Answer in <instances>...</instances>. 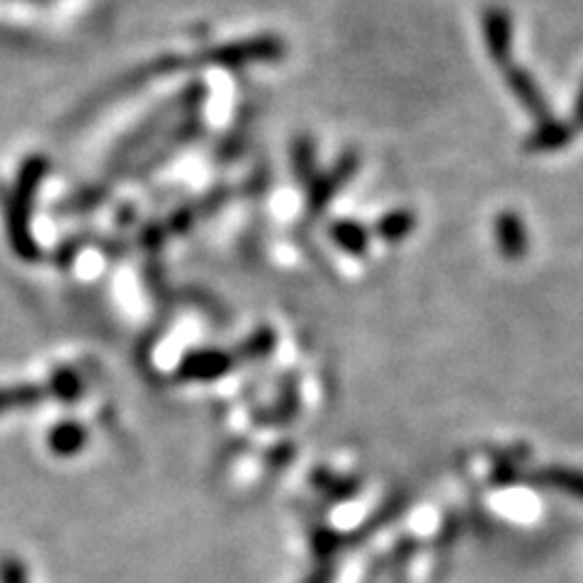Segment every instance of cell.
Returning a JSON list of instances; mask_svg holds the SVG:
<instances>
[{
    "mask_svg": "<svg viewBox=\"0 0 583 583\" xmlns=\"http://www.w3.org/2000/svg\"><path fill=\"white\" fill-rule=\"evenodd\" d=\"M275 343H277V336H275L273 328H258V331H253L251 336H248L246 341L239 345V350L234 353V358L246 360V362L263 360V358H268V355H273Z\"/></svg>",
    "mask_w": 583,
    "mask_h": 583,
    "instance_id": "15",
    "label": "cell"
},
{
    "mask_svg": "<svg viewBox=\"0 0 583 583\" xmlns=\"http://www.w3.org/2000/svg\"><path fill=\"white\" fill-rule=\"evenodd\" d=\"M355 171H358V156L345 154L341 161H338L336 171L331 173V178H321L311 185V209H314V212L324 209L326 202L333 200V195H336V192L341 190L350 178H353Z\"/></svg>",
    "mask_w": 583,
    "mask_h": 583,
    "instance_id": "7",
    "label": "cell"
},
{
    "mask_svg": "<svg viewBox=\"0 0 583 583\" xmlns=\"http://www.w3.org/2000/svg\"><path fill=\"white\" fill-rule=\"evenodd\" d=\"M299 411V389H297V379L290 377L282 384L280 396L273 406H270L265 413H258L256 421L265 423V426H287V423L297 418Z\"/></svg>",
    "mask_w": 583,
    "mask_h": 583,
    "instance_id": "10",
    "label": "cell"
},
{
    "mask_svg": "<svg viewBox=\"0 0 583 583\" xmlns=\"http://www.w3.org/2000/svg\"><path fill=\"white\" fill-rule=\"evenodd\" d=\"M302 583H333V566L319 564V569L311 571V574Z\"/></svg>",
    "mask_w": 583,
    "mask_h": 583,
    "instance_id": "20",
    "label": "cell"
},
{
    "mask_svg": "<svg viewBox=\"0 0 583 583\" xmlns=\"http://www.w3.org/2000/svg\"><path fill=\"white\" fill-rule=\"evenodd\" d=\"M574 139V124L562 120L540 122L523 141V151L528 154H552V151L564 149Z\"/></svg>",
    "mask_w": 583,
    "mask_h": 583,
    "instance_id": "5",
    "label": "cell"
},
{
    "mask_svg": "<svg viewBox=\"0 0 583 583\" xmlns=\"http://www.w3.org/2000/svg\"><path fill=\"white\" fill-rule=\"evenodd\" d=\"M47 175V161L42 156L27 158L20 171L18 188L10 195L8 214H5V226H8V239L13 246L15 256L22 260H37L42 256L37 241L30 234V209L35 202V195Z\"/></svg>",
    "mask_w": 583,
    "mask_h": 583,
    "instance_id": "1",
    "label": "cell"
},
{
    "mask_svg": "<svg viewBox=\"0 0 583 583\" xmlns=\"http://www.w3.org/2000/svg\"><path fill=\"white\" fill-rule=\"evenodd\" d=\"M236 358L231 353H226L222 348H200L190 350L183 360H180L175 377L180 382H214V379H222L234 370Z\"/></svg>",
    "mask_w": 583,
    "mask_h": 583,
    "instance_id": "2",
    "label": "cell"
},
{
    "mask_svg": "<svg viewBox=\"0 0 583 583\" xmlns=\"http://www.w3.org/2000/svg\"><path fill=\"white\" fill-rule=\"evenodd\" d=\"M338 547H341V535L331 528H316L311 532V549H314L321 564H328V559L338 552Z\"/></svg>",
    "mask_w": 583,
    "mask_h": 583,
    "instance_id": "16",
    "label": "cell"
},
{
    "mask_svg": "<svg viewBox=\"0 0 583 583\" xmlns=\"http://www.w3.org/2000/svg\"><path fill=\"white\" fill-rule=\"evenodd\" d=\"M311 486H314L319 494H324L328 501H350L355 494L360 491V481L353 477H341V474L331 472L326 467H316L314 472L309 474Z\"/></svg>",
    "mask_w": 583,
    "mask_h": 583,
    "instance_id": "9",
    "label": "cell"
},
{
    "mask_svg": "<svg viewBox=\"0 0 583 583\" xmlns=\"http://www.w3.org/2000/svg\"><path fill=\"white\" fill-rule=\"evenodd\" d=\"M47 445L56 457H73L88 445V430L81 421H59L49 430Z\"/></svg>",
    "mask_w": 583,
    "mask_h": 583,
    "instance_id": "8",
    "label": "cell"
},
{
    "mask_svg": "<svg viewBox=\"0 0 583 583\" xmlns=\"http://www.w3.org/2000/svg\"><path fill=\"white\" fill-rule=\"evenodd\" d=\"M44 389H47V396H54V399L64 401V404H73V401H78L83 396V379L76 370L61 367V370L52 372Z\"/></svg>",
    "mask_w": 583,
    "mask_h": 583,
    "instance_id": "11",
    "label": "cell"
},
{
    "mask_svg": "<svg viewBox=\"0 0 583 583\" xmlns=\"http://www.w3.org/2000/svg\"><path fill=\"white\" fill-rule=\"evenodd\" d=\"M0 583H30L27 566L22 564V559L13 557V554L0 557Z\"/></svg>",
    "mask_w": 583,
    "mask_h": 583,
    "instance_id": "17",
    "label": "cell"
},
{
    "mask_svg": "<svg viewBox=\"0 0 583 583\" xmlns=\"http://www.w3.org/2000/svg\"><path fill=\"white\" fill-rule=\"evenodd\" d=\"M47 389L37 387V384H20V387H5L0 389V416L8 411L32 409L39 401H44Z\"/></svg>",
    "mask_w": 583,
    "mask_h": 583,
    "instance_id": "12",
    "label": "cell"
},
{
    "mask_svg": "<svg viewBox=\"0 0 583 583\" xmlns=\"http://www.w3.org/2000/svg\"><path fill=\"white\" fill-rule=\"evenodd\" d=\"M481 30H484V47L489 59L501 69L511 66L513 54V22L503 8H486L481 15Z\"/></svg>",
    "mask_w": 583,
    "mask_h": 583,
    "instance_id": "3",
    "label": "cell"
},
{
    "mask_svg": "<svg viewBox=\"0 0 583 583\" xmlns=\"http://www.w3.org/2000/svg\"><path fill=\"white\" fill-rule=\"evenodd\" d=\"M503 81L511 88L515 100L525 107V112H530V117H535L537 124L552 120L549 103L545 100V95H542L540 86L535 83V78L530 76V71L520 69V66H508V69H503Z\"/></svg>",
    "mask_w": 583,
    "mask_h": 583,
    "instance_id": "4",
    "label": "cell"
},
{
    "mask_svg": "<svg viewBox=\"0 0 583 583\" xmlns=\"http://www.w3.org/2000/svg\"><path fill=\"white\" fill-rule=\"evenodd\" d=\"M294 457V445L290 443H282L280 447H275L273 452L268 455V462L273 464V467H285L287 462H290Z\"/></svg>",
    "mask_w": 583,
    "mask_h": 583,
    "instance_id": "19",
    "label": "cell"
},
{
    "mask_svg": "<svg viewBox=\"0 0 583 583\" xmlns=\"http://www.w3.org/2000/svg\"><path fill=\"white\" fill-rule=\"evenodd\" d=\"M331 239L350 256H362L367 251V243H370V234L358 222H336L331 226Z\"/></svg>",
    "mask_w": 583,
    "mask_h": 583,
    "instance_id": "13",
    "label": "cell"
},
{
    "mask_svg": "<svg viewBox=\"0 0 583 583\" xmlns=\"http://www.w3.org/2000/svg\"><path fill=\"white\" fill-rule=\"evenodd\" d=\"M413 226H416V214H413L411 209H396V212L384 214V217L379 219L375 231L384 241L396 243L406 239L413 231Z\"/></svg>",
    "mask_w": 583,
    "mask_h": 583,
    "instance_id": "14",
    "label": "cell"
},
{
    "mask_svg": "<svg viewBox=\"0 0 583 583\" xmlns=\"http://www.w3.org/2000/svg\"><path fill=\"white\" fill-rule=\"evenodd\" d=\"M571 124H574V129H583V81H581L579 93H576V100H574V112H571Z\"/></svg>",
    "mask_w": 583,
    "mask_h": 583,
    "instance_id": "21",
    "label": "cell"
},
{
    "mask_svg": "<svg viewBox=\"0 0 583 583\" xmlns=\"http://www.w3.org/2000/svg\"><path fill=\"white\" fill-rule=\"evenodd\" d=\"M294 168H297L299 178L309 180L311 171H314V144L311 141H299L297 149H294Z\"/></svg>",
    "mask_w": 583,
    "mask_h": 583,
    "instance_id": "18",
    "label": "cell"
},
{
    "mask_svg": "<svg viewBox=\"0 0 583 583\" xmlns=\"http://www.w3.org/2000/svg\"><path fill=\"white\" fill-rule=\"evenodd\" d=\"M496 243L506 258L518 260L525 256V251H528V229H525L523 219L518 217V212L506 209V212L498 214Z\"/></svg>",
    "mask_w": 583,
    "mask_h": 583,
    "instance_id": "6",
    "label": "cell"
}]
</instances>
